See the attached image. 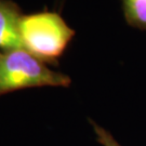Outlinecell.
I'll use <instances>...</instances> for the list:
<instances>
[{
  "instance_id": "obj_5",
  "label": "cell",
  "mask_w": 146,
  "mask_h": 146,
  "mask_svg": "<svg viewBox=\"0 0 146 146\" xmlns=\"http://www.w3.org/2000/svg\"><path fill=\"white\" fill-rule=\"evenodd\" d=\"M90 123L93 128V131L96 135V140L102 146H121L120 143L113 136L110 131H107L105 128L101 127L99 123H96L93 120H90Z\"/></svg>"
},
{
  "instance_id": "obj_1",
  "label": "cell",
  "mask_w": 146,
  "mask_h": 146,
  "mask_svg": "<svg viewBox=\"0 0 146 146\" xmlns=\"http://www.w3.org/2000/svg\"><path fill=\"white\" fill-rule=\"evenodd\" d=\"M75 34L61 14L52 11L23 14L20 21L23 49L48 65H58Z\"/></svg>"
},
{
  "instance_id": "obj_3",
  "label": "cell",
  "mask_w": 146,
  "mask_h": 146,
  "mask_svg": "<svg viewBox=\"0 0 146 146\" xmlns=\"http://www.w3.org/2000/svg\"><path fill=\"white\" fill-rule=\"evenodd\" d=\"M23 13L12 0H0V51L23 48L20 21Z\"/></svg>"
},
{
  "instance_id": "obj_4",
  "label": "cell",
  "mask_w": 146,
  "mask_h": 146,
  "mask_svg": "<svg viewBox=\"0 0 146 146\" xmlns=\"http://www.w3.org/2000/svg\"><path fill=\"white\" fill-rule=\"evenodd\" d=\"M125 21L136 28L146 29V0H121Z\"/></svg>"
},
{
  "instance_id": "obj_2",
  "label": "cell",
  "mask_w": 146,
  "mask_h": 146,
  "mask_svg": "<svg viewBox=\"0 0 146 146\" xmlns=\"http://www.w3.org/2000/svg\"><path fill=\"white\" fill-rule=\"evenodd\" d=\"M72 80L25 49L0 51V96L31 88H68Z\"/></svg>"
}]
</instances>
